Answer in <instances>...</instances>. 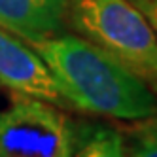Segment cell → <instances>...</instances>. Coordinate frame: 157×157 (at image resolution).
<instances>
[{"label": "cell", "mask_w": 157, "mask_h": 157, "mask_svg": "<svg viewBox=\"0 0 157 157\" xmlns=\"http://www.w3.org/2000/svg\"><path fill=\"white\" fill-rule=\"evenodd\" d=\"M44 59L70 110L117 121L157 116V97L138 78L76 32L30 44Z\"/></svg>", "instance_id": "6da1fadb"}, {"label": "cell", "mask_w": 157, "mask_h": 157, "mask_svg": "<svg viewBox=\"0 0 157 157\" xmlns=\"http://www.w3.org/2000/svg\"><path fill=\"white\" fill-rule=\"evenodd\" d=\"M68 25L157 97V36L131 0H72Z\"/></svg>", "instance_id": "7a4b0ae2"}, {"label": "cell", "mask_w": 157, "mask_h": 157, "mask_svg": "<svg viewBox=\"0 0 157 157\" xmlns=\"http://www.w3.org/2000/svg\"><path fill=\"white\" fill-rule=\"evenodd\" d=\"M76 123L64 108L12 95L0 110V157H72Z\"/></svg>", "instance_id": "3957f363"}, {"label": "cell", "mask_w": 157, "mask_h": 157, "mask_svg": "<svg viewBox=\"0 0 157 157\" xmlns=\"http://www.w3.org/2000/svg\"><path fill=\"white\" fill-rule=\"evenodd\" d=\"M0 85L12 95H23L70 110L36 49L0 25Z\"/></svg>", "instance_id": "277c9868"}, {"label": "cell", "mask_w": 157, "mask_h": 157, "mask_svg": "<svg viewBox=\"0 0 157 157\" xmlns=\"http://www.w3.org/2000/svg\"><path fill=\"white\" fill-rule=\"evenodd\" d=\"M72 0H0V25L27 44L64 32Z\"/></svg>", "instance_id": "5b68a950"}, {"label": "cell", "mask_w": 157, "mask_h": 157, "mask_svg": "<svg viewBox=\"0 0 157 157\" xmlns=\"http://www.w3.org/2000/svg\"><path fill=\"white\" fill-rule=\"evenodd\" d=\"M72 157H125L123 131L102 121L80 123Z\"/></svg>", "instance_id": "8992f818"}, {"label": "cell", "mask_w": 157, "mask_h": 157, "mask_svg": "<svg viewBox=\"0 0 157 157\" xmlns=\"http://www.w3.org/2000/svg\"><path fill=\"white\" fill-rule=\"evenodd\" d=\"M125 136V157H157V138L146 132L136 121H132Z\"/></svg>", "instance_id": "52a82bcc"}, {"label": "cell", "mask_w": 157, "mask_h": 157, "mask_svg": "<svg viewBox=\"0 0 157 157\" xmlns=\"http://www.w3.org/2000/svg\"><path fill=\"white\" fill-rule=\"evenodd\" d=\"M131 2L140 10V13L146 17L157 36V0H131Z\"/></svg>", "instance_id": "ba28073f"}, {"label": "cell", "mask_w": 157, "mask_h": 157, "mask_svg": "<svg viewBox=\"0 0 157 157\" xmlns=\"http://www.w3.org/2000/svg\"><path fill=\"white\" fill-rule=\"evenodd\" d=\"M138 125L146 131V132H150L153 138H157V116L153 117H148V119H142V121H136Z\"/></svg>", "instance_id": "9c48e42d"}]
</instances>
